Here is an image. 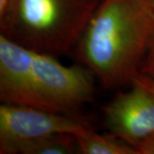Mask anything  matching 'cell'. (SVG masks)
<instances>
[{
    "label": "cell",
    "instance_id": "8992f818",
    "mask_svg": "<svg viewBox=\"0 0 154 154\" xmlns=\"http://www.w3.org/2000/svg\"><path fill=\"white\" fill-rule=\"evenodd\" d=\"M81 154H139L136 149L113 134H99L92 129L75 135Z\"/></svg>",
    "mask_w": 154,
    "mask_h": 154
},
{
    "label": "cell",
    "instance_id": "6da1fadb",
    "mask_svg": "<svg viewBox=\"0 0 154 154\" xmlns=\"http://www.w3.org/2000/svg\"><path fill=\"white\" fill-rule=\"evenodd\" d=\"M154 33L146 0H102L75 46V57L105 89L131 82Z\"/></svg>",
    "mask_w": 154,
    "mask_h": 154
},
{
    "label": "cell",
    "instance_id": "3957f363",
    "mask_svg": "<svg viewBox=\"0 0 154 154\" xmlns=\"http://www.w3.org/2000/svg\"><path fill=\"white\" fill-rule=\"evenodd\" d=\"M102 0H9L0 13L1 35L52 57L75 49Z\"/></svg>",
    "mask_w": 154,
    "mask_h": 154
},
{
    "label": "cell",
    "instance_id": "ba28073f",
    "mask_svg": "<svg viewBox=\"0 0 154 154\" xmlns=\"http://www.w3.org/2000/svg\"><path fill=\"white\" fill-rule=\"evenodd\" d=\"M134 148L139 154H154V132L139 140Z\"/></svg>",
    "mask_w": 154,
    "mask_h": 154
},
{
    "label": "cell",
    "instance_id": "277c9868",
    "mask_svg": "<svg viewBox=\"0 0 154 154\" xmlns=\"http://www.w3.org/2000/svg\"><path fill=\"white\" fill-rule=\"evenodd\" d=\"M90 128L79 115H66L25 105H0V153L18 154L22 146L57 133L79 135Z\"/></svg>",
    "mask_w": 154,
    "mask_h": 154
},
{
    "label": "cell",
    "instance_id": "9c48e42d",
    "mask_svg": "<svg viewBox=\"0 0 154 154\" xmlns=\"http://www.w3.org/2000/svg\"><path fill=\"white\" fill-rule=\"evenodd\" d=\"M140 71L154 79V56H146Z\"/></svg>",
    "mask_w": 154,
    "mask_h": 154
},
{
    "label": "cell",
    "instance_id": "52a82bcc",
    "mask_svg": "<svg viewBox=\"0 0 154 154\" xmlns=\"http://www.w3.org/2000/svg\"><path fill=\"white\" fill-rule=\"evenodd\" d=\"M79 153L75 135L57 133L22 146L18 154H74Z\"/></svg>",
    "mask_w": 154,
    "mask_h": 154
},
{
    "label": "cell",
    "instance_id": "7a4b0ae2",
    "mask_svg": "<svg viewBox=\"0 0 154 154\" xmlns=\"http://www.w3.org/2000/svg\"><path fill=\"white\" fill-rule=\"evenodd\" d=\"M93 73L64 66L52 56L15 44L0 35V99L54 113L78 115L94 98Z\"/></svg>",
    "mask_w": 154,
    "mask_h": 154
},
{
    "label": "cell",
    "instance_id": "7c38bea8",
    "mask_svg": "<svg viewBox=\"0 0 154 154\" xmlns=\"http://www.w3.org/2000/svg\"><path fill=\"white\" fill-rule=\"evenodd\" d=\"M146 3L148 4L149 5L151 6V8L154 11V0H146Z\"/></svg>",
    "mask_w": 154,
    "mask_h": 154
},
{
    "label": "cell",
    "instance_id": "30bf717a",
    "mask_svg": "<svg viewBox=\"0 0 154 154\" xmlns=\"http://www.w3.org/2000/svg\"><path fill=\"white\" fill-rule=\"evenodd\" d=\"M146 56H154V33L152 35V38L151 39L150 45H149L148 48V52H147Z\"/></svg>",
    "mask_w": 154,
    "mask_h": 154
},
{
    "label": "cell",
    "instance_id": "5b68a950",
    "mask_svg": "<svg viewBox=\"0 0 154 154\" xmlns=\"http://www.w3.org/2000/svg\"><path fill=\"white\" fill-rule=\"evenodd\" d=\"M131 88L119 93L103 109L109 132L134 147L154 132V79L138 72Z\"/></svg>",
    "mask_w": 154,
    "mask_h": 154
},
{
    "label": "cell",
    "instance_id": "8fae6325",
    "mask_svg": "<svg viewBox=\"0 0 154 154\" xmlns=\"http://www.w3.org/2000/svg\"><path fill=\"white\" fill-rule=\"evenodd\" d=\"M8 1L9 0H0V13L3 12L4 10L5 9L6 5H7Z\"/></svg>",
    "mask_w": 154,
    "mask_h": 154
}]
</instances>
